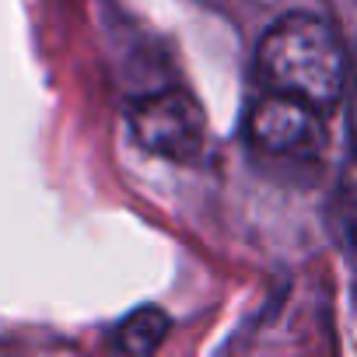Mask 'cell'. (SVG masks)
<instances>
[{
  "mask_svg": "<svg viewBox=\"0 0 357 357\" xmlns=\"http://www.w3.org/2000/svg\"><path fill=\"white\" fill-rule=\"evenodd\" d=\"M168 315L161 312V308H140V312H133L130 319H123V326H119V333H116V347L123 350V354H133V357H147V354H154L158 347H161V340L168 336Z\"/></svg>",
  "mask_w": 357,
  "mask_h": 357,
  "instance_id": "cell-4",
  "label": "cell"
},
{
  "mask_svg": "<svg viewBox=\"0 0 357 357\" xmlns=\"http://www.w3.org/2000/svg\"><path fill=\"white\" fill-rule=\"evenodd\" d=\"M249 140L256 151L270 158H291V161L319 158L326 151L322 109H315L305 98L270 91L249 112Z\"/></svg>",
  "mask_w": 357,
  "mask_h": 357,
  "instance_id": "cell-3",
  "label": "cell"
},
{
  "mask_svg": "<svg viewBox=\"0 0 357 357\" xmlns=\"http://www.w3.org/2000/svg\"><path fill=\"white\" fill-rule=\"evenodd\" d=\"M350 144H354V154H357V56H354V67H350Z\"/></svg>",
  "mask_w": 357,
  "mask_h": 357,
  "instance_id": "cell-6",
  "label": "cell"
},
{
  "mask_svg": "<svg viewBox=\"0 0 357 357\" xmlns=\"http://www.w3.org/2000/svg\"><path fill=\"white\" fill-rule=\"evenodd\" d=\"M130 130L144 151L178 161V165H190L204 151L207 116L190 91L165 88V91L140 95L137 102H130Z\"/></svg>",
  "mask_w": 357,
  "mask_h": 357,
  "instance_id": "cell-2",
  "label": "cell"
},
{
  "mask_svg": "<svg viewBox=\"0 0 357 357\" xmlns=\"http://www.w3.org/2000/svg\"><path fill=\"white\" fill-rule=\"evenodd\" d=\"M259 81L329 112L347 84V53L329 22L315 15H284L259 43Z\"/></svg>",
  "mask_w": 357,
  "mask_h": 357,
  "instance_id": "cell-1",
  "label": "cell"
},
{
  "mask_svg": "<svg viewBox=\"0 0 357 357\" xmlns=\"http://www.w3.org/2000/svg\"><path fill=\"white\" fill-rule=\"evenodd\" d=\"M340 207H343V221L357 242V154L343 168V178H340Z\"/></svg>",
  "mask_w": 357,
  "mask_h": 357,
  "instance_id": "cell-5",
  "label": "cell"
}]
</instances>
